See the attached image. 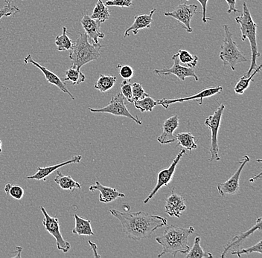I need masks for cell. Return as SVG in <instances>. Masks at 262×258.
Returning a JSON list of instances; mask_svg holds the SVG:
<instances>
[{
  "instance_id": "1",
  "label": "cell",
  "mask_w": 262,
  "mask_h": 258,
  "mask_svg": "<svg viewBox=\"0 0 262 258\" xmlns=\"http://www.w3.org/2000/svg\"><path fill=\"white\" fill-rule=\"evenodd\" d=\"M113 216L120 222L124 234L133 241L150 238L156 230L167 225V220L159 215L145 212H122L110 209Z\"/></svg>"
},
{
  "instance_id": "2",
  "label": "cell",
  "mask_w": 262,
  "mask_h": 258,
  "mask_svg": "<svg viewBox=\"0 0 262 258\" xmlns=\"http://www.w3.org/2000/svg\"><path fill=\"white\" fill-rule=\"evenodd\" d=\"M194 231V228L192 226L183 228L171 225L167 227L163 234L156 238V241L163 247L158 257H161L165 254H173L174 257L178 253L187 254L190 249L188 243V237Z\"/></svg>"
},
{
  "instance_id": "3",
  "label": "cell",
  "mask_w": 262,
  "mask_h": 258,
  "mask_svg": "<svg viewBox=\"0 0 262 258\" xmlns=\"http://www.w3.org/2000/svg\"><path fill=\"white\" fill-rule=\"evenodd\" d=\"M104 45L99 43H91L86 33H80L70 52L72 67L81 69L82 66L93 60H98L101 56V50Z\"/></svg>"
},
{
  "instance_id": "4",
  "label": "cell",
  "mask_w": 262,
  "mask_h": 258,
  "mask_svg": "<svg viewBox=\"0 0 262 258\" xmlns=\"http://www.w3.org/2000/svg\"><path fill=\"white\" fill-rule=\"evenodd\" d=\"M235 22L240 25L241 39L242 41H245L246 39H248L250 44V48L252 51L251 64L248 71L245 73L244 76L249 77L252 72L257 68V58L261 57V53L258 52V44H257V24L254 22L253 17L250 14L247 3H243V11L242 15L235 17Z\"/></svg>"
},
{
  "instance_id": "5",
  "label": "cell",
  "mask_w": 262,
  "mask_h": 258,
  "mask_svg": "<svg viewBox=\"0 0 262 258\" xmlns=\"http://www.w3.org/2000/svg\"><path fill=\"white\" fill-rule=\"evenodd\" d=\"M224 38L221 45L219 57L224 66H229L232 71H235L238 63H245L247 58L239 50L236 42L232 40V34L229 26L224 25Z\"/></svg>"
},
{
  "instance_id": "6",
  "label": "cell",
  "mask_w": 262,
  "mask_h": 258,
  "mask_svg": "<svg viewBox=\"0 0 262 258\" xmlns=\"http://www.w3.org/2000/svg\"><path fill=\"white\" fill-rule=\"evenodd\" d=\"M224 109H225V105L221 104L214 111L213 115H209L205 120V125L207 126L209 130H211V145L210 148H209L211 157L209 158V161H220L221 160L219 154V142H217V135H219L221 119H222Z\"/></svg>"
},
{
  "instance_id": "7",
  "label": "cell",
  "mask_w": 262,
  "mask_h": 258,
  "mask_svg": "<svg viewBox=\"0 0 262 258\" xmlns=\"http://www.w3.org/2000/svg\"><path fill=\"white\" fill-rule=\"evenodd\" d=\"M89 110L91 112H95V113H109L116 115V116L128 118V119H132L137 125H142V119L134 117L129 112L127 106L124 104V96L121 92H118L116 96H114L106 107L98 109L89 107Z\"/></svg>"
},
{
  "instance_id": "8",
  "label": "cell",
  "mask_w": 262,
  "mask_h": 258,
  "mask_svg": "<svg viewBox=\"0 0 262 258\" xmlns=\"http://www.w3.org/2000/svg\"><path fill=\"white\" fill-rule=\"evenodd\" d=\"M40 208L44 216L42 225H43L46 231H48L52 236L55 238L57 249L63 253L68 252L71 248V245L69 242L65 241L62 236L58 218L56 216L51 217L47 213V210L44 207L40 206Z\"/></svg>"
},
{
  "instance_id": "9",
  "label": "cell",
  "mask_w": 262,
  "mask_h": 258,
  "mask_svg": "<svg viewBox=\"0 0 262 258\" xmlns=\"http://www.w3.org/2000/svg\"><path fill=\"white\" fill-rule=\"evenodd\" d=\"M198 6L195 4L187 5L186 3L180 4L170 12L164 13L165 17H171L176 19L188 33H191L193 29L191 27V21L196 14Z\"/></svg>"
},
{
  "instance_id": "10",
  "label": "cell",
  "mask_w": 262,
  "mask_h": 258,
  "mask_svg": "<svg viewBox=\"0 0 262 258\" xmlns=\"http://www.w3.org/2000/svg\"><path fill=\"white\" fill-rule=\"evenodd\" d=\"M186 154V150L182 149L179 153L177 155L176 158L172 161L171 166L167 168H164L163 170L159 172L157 176V183L156 184L155 189L150 193L148 196L143 201L144 204H147L156 195L158 191L163 186H168L173 179V174L176 171L177 166L180 162V159L183 157V155Z\"/></svg>"
},
{
  "instance_id": "11",
  "label": "cell",
  "mask_w": 262,
  "mask_h": 258,
  "mask_svg": "<svg viewBox=\"0 0 262 258\" xmlns=\"http://www.w3.org/2000/svg\"><path fill=\"white\" fill-rule=\"evenodd\" d=\"M223 91V87L221 86H214V87H208L202 89L196 94L188 97L175 98L173 99H163L161 100L157 101V105L163 106L164 108L168 109L171 104L176 103H182L184 101H195L199 103L200 105L203 104V100L207 98L212 97L213 96L221 93Z\"/></svg>"
},
{
  "instance_id": "12",
  "label": "cell",
  "mask_w": 262,
  "mask_h": 258,
  "mask_svg": "<svg viewBox=\"0 0 262 258\" xmlns=\"http://www.w3.org/2000/svg\"><path fill=\"white\" fill-rule=\"evenodd\" d=\"M249 161H250V157L247 155H245L243 158L238 161L240 163V167L237 168L236 172L225 182L217 183V189L221 196L224 197L227 194L235 195L237 194L239 190V181H240L241 174H242V170L244 169V168Z\"/></svg>"
},
{
  "instance_id": "13",
  "label": "cell",
  "mask_w": 262,
  "mask_h": 258,
  "mask_svg": "<svg viewBox=\"0 0 262 258\" xmlns=\"http://www.w3.org/2000/svg\"><path fill=\"white\" fill-rule=\"evenodd\" d=\"M172 60L173 61V65L171 68L164 67L162 69H155L154 73L158 75H173L178 77V78H179L182 81H184L188 77H192L196 81L199 80L198 77L196 76L194 68L182 66L176 55L172 57Z\"/></svg>"
},
{
  "instance_id": "14",
  "label": "cell",
  "mask_w": 262,
  "mask_h": 258,
  "mask_svg": "<svg viewBox=\"0 0 262 258\" xmlns=\"http://www.w3.org/2000/svg\"><path fill=\"white\" fill-rule=\"evenodd\" d=\"M28 63H32V64L34 65V66L39 68V69L42 72V74H43L44 77H45L46 80H47V81H48V82L51 83V84L57 86V87L58 88L61 92L69 95L70 97L73 100H75V97H74L73 95L69 91L68 89H67L66 81L62 80L61 78H59L56 74L52 73L50 70L47 69L46 67L42 66V65L40 64V63H38L37 62H36L35 60H34V59L32 58V55H28V56H26L24 59V64L26 65L28 64Z\"/></svg>"
},
{
  "instance_id": "15",
  "label": "cell",
  "mask_w": 262,
  "mask_h": 258,
  "mask_svg": "<svg viewBox=\"0 0 262 258\" xmlns=\"http://www.w3.org/2000/svg\"><path fill=\"white\" fill-rule=\"evenodd\" d=\"M81 160L82 156L81 155H77V156H73L71 159H69L67 160V161H63V162L59 163V164L55 165V166L38 167V168H37V172L33 174V175L27 176V179H29V180H42L46 182L47 177L50 176L52 173L56 171L59 168L67 166V165L75 164V163H76V164H79Z\"/></svg>"
},
{
  "instance_id": "16",
  "label": "cell",
  "mask_w": 262,
  "mask_h": 258,
  "mask_svg": "<svg viewBox=\"0 0 262 258\" xmlns=\"http://www.w3.org/2000/svg\"><path fill=\"white\" fill-rule=\"evenodd\" d=\"M81 24L86 34L94 43H99L98 40L104 38V34L101 31V24L90 17L88 11L83 13Z\"/></svg>"
},
{
  "instance_id": "17",
  "label": "cell",
  "mask_w": 262,
  "mask_h": 258,
  "mask_svg": "<svg viewBox=\"0 0 262 258\" xmlns=\"http://www.w3.org/2000/svg\"><path fill=\"white\" fill-rule=\"evenodd\" d=\"M89 190L92 192L98 191L100 192L99 201L102 203H110L117 199L125 197L123 193L118 192L114 187L103 185L98 181H96L94 184L90 185Z\"/></svg>"
},
{
  "instance_id": "18",
  "label": "cell",
  "mask_w": 262,
  "mask_h": 258,
  "mask_svg": "<svg viewBox=\"0 0 262 258\" xmlns=\"http://www.w3.org/2000/svg\"><path fill=\"white\" fill-rule=\"evenodd\" d=\"M165 208V212L170 217L180 218L182 212L186 209L184 198L174 193V190L172 191L171 195L166 199Z\"/></svg>"
},
{
  "instance_id": "19",
  "label": "cell",
  "mask_w": 262,
  "mask_h": 258,
  "mask_svg": "<svg viewBox=\"0 0 262 258\" xmlns=\"http://www.w3.org/2000/svg\"><path fill=\"white\" fill-rule=\"evenodd\" d=\"M179 126V117L178 115L168 118L163 125V133L157 138V141L161 145H168L176 141L175 135H173L175 130Z\"/></svg>"
},
{
  "instance_id": "20",
  "label": "cell",
  "mask_w": 262,
  "mask_h": 258,
  "mask_svg": "<svg viewBox=\"0 0 262 258\" xmlns=\"http://www.w3.org/2000/svg\"><path fill=\"white\" fill-rule=\"evenodd\" d=\"M156 9H154L148 14L135 16L132 25L124 32V38L129 37L130 32H132L134 35H137L139 31L142 30V29H149L152 22H153V15Z\"/></svg>"
},
{
  "instance_id": "21",
  "label": "cell",
  "mask_w": 262,
  "mask_h": 258,
  "mask_svg": "<svg viewBox=\"0 0 262 258\" xmlns=\"http://www.w3.org/2000/svg\"><path fill=\"white\" fill-rule=\"evenodd\" d=\"M261 217H258L256 220V223H255L251 228L247 230V231H244V232L239 233V234L235 236V238H232V241L229 242L227 246L224 247V251H223L222 254H221V257H224L227 251L232 249V248H237V249H238L241 245L245 241V240L250 238V236H252L256 230L261 231Z\"/></svg>"
},
{
  "instance_id": "22",
  "label": "cell",
  "mask_w": 262,
  "mask_h": 258,
  "mask_svg": "<svg viewBox=\"0 0 262 258\" xmlns=\"http://www.w3.org/2000/svg\"><path fill=\"white\" fill-rule=\"evenodd\" d=\"M75 220V226L73 228V234L78 236H93L95 234L92 228L91 221L89 220H85L75 214L74 215Z\"/></svg>"
},
{
  "instance_id": "23",
  "label": "cell",
  "mask_w": 262,
  "mask_h": 258,
  "mask_svg": "<svg viewBox=\"0 0 262 258\" xmlns=\"http://www.w3.org/2000/svg\"><path fill=\"white\" fill-rule=\"evenodd\" d=\"M55 183L60 186L63 190L70 191L73 193L76 189H81V184L74 180L70 176L63 175L60 171H57L55 179Z\"/></svg>"
},
{
  "instance_id": "24",
  "label": "cell",
  "mask_w": 262,
  "mask_h": 258,
  "mask_svg": "<svg viewBox=\"0 0 262 258\" xmlns=\"http://www.w3.org/2000/svg\"><path fill=\"white\" fill-rule=\"evenodd\" d=\"M117 78L113 75H100L98 81L95 83L94 88L101 92H106L111 90L116 84Z\"/></svg>"
},
{
  "instance_id": "25",
  "label": "cell",
  "mask_w": 262,
  "mask_h": 258,
  "mask_svg": "<svg viewBox=\"0 0 262 258\" xmlns=\"http://www.w3.org/2000/svg\"><path fill=\"white\" fill-rule=\"evenodd\" d=\"M110 16H111V14H110L109 9H108L107 6L103 3V0H97V3H96V6H95L90 17L96 19L101 24L107 20Z\"/></svg>"
},
{
  "instance_id": "26",
  "label": "cell",
  "mask_w": 262,
  "mask_h": 258,
  "mask_svg": "<svg viewBox=\"0 0 262 258\" xmlns=\"http://www.w3.org/2000/svg\"><path fill=\"white\" fill-rule=\"evenodd\" d=\"M176 141L178 142V145L183 147L185 150H189L196 149L198 145L195 142V137L191 133H180L175 135Z\"/></svg>"
},
{
  "instance_id": "27",
  "label": "cell",
  "mask_w": 262,
  "mask_h": 258,
  "mask_svg": "<svg viewBox=\"0 0 262 258\" xmlns=\"http://www.w3.org/2000/svg\"><path fill=\"white\" fill-rule=\"evenodd\" d=\"M262 65H259V66H257V68L255 69H254L253 72H252L251 74H250L249 77H242L241 79L239 80L238 82L236 83L235 85V92L237 95H243L245 93V91L248 89L249 86H250V83L251 81L253 82V78L257 73H259L261 69Z\"/></svg>"
},
{
  "instance_id": "28",
  "label": "cell",
  "mask_w": 262,
  "mask_h": 258,
  "mask_svg": "<svg viewBox=\"0 0 262 258\" xmlns=\"http://www.w3.org/2000/svg\"><path fill=\"white\" fill-rule=\"evenodd\" d=\"M63 33L61 35L57 36L55 38V45H57V51L63 52V51H70L73 48L75 41L71 40L67 35V27L62 28Z\"/></svg>"
},
{
  "instance_id": "29",
  "label": "cell",
  "mask_w": 262,
  "mask_h": 258,
  "mask_svg": "<svg viewBox=\"0 0 262 258\" xmlns=\"http://www.w3.org/2000/svg\"><path fill=\"white\" fill-rule=\"evenodd\" d=\"M200 243H201V238L196 237L194 238V243L192 248L189 249L186 255V258L213 257V255L210 252L204 251Z\"/></svg>"
},
{
  "instance_id": "30",
  "label": "cell",
  "mask_w": 262,
  "mask_h": 258,
  "mask_svg": "<svg viewBox=\"0 0 262 258\" xmlns=\"http://www.w3.org/2000/svg\"><path fill=\"white\" fill-rule=\"evenodd\" d=\"M66 78L63 81H70L73 83V86H78L83 83L86 80V76L81 71V69H78L75 67H70L65 73Z\"/></svg>"
},
{
  "instance_id": "31",
  "label": "cell",
  "mask_w": 262,
  "mask_h": 258,
  "mask_svg": "<svg viewBox=\"0 0 262 258\" xmlns=\"http://www.w3.org/2000/svg\"><path fill=\"white\" fill-rule=\"evenodd\" d=\"M180 63L187 65L190 68H195L198 62V57L191 55L188 51L180 50L176 54Z\"/></svg>"
},
{
  "instance_id": "32",
  "label": "cell",
  "mask_w": 262,
  "mask_h": 258,
  "mask_svg": "<svg viewBox=\"0 0 262 258\" xmlns=\"http://www.w3.org/2000/svg\"><path fill=\"white\" fill-rule=\"evenodd\" d=\"M134 104L136 108L142 112H151L157 105V101L154 100L150 96H147L142 100L135 101Z\"/></svg>"
},
{
  "instance_id": "33",
  "label": "cell",
  "mask_w": 262,
  "mask_h": 258,
  "mask_svg": "<svg viewBox=\"0 0 262 258\" xmlns=\"http://www.w3.org/2000/svg\"><path fill=\"white\" fill-rule=\"evenodd\" d=\"M5 192L8 196L16 200H22L24 196V189L19 185H13L12 184H6L4 187Z\"/></svg>"
},
{
  "instance_id": "34",
  "label": "cell",
  "mask_w": 262,
  "mask_h": 258,
  "mask_svg": "<svg viewBox=\"0 0 262 258\" xmlns=\"http://www.w3.org/2000/svg\"><path fill=\"white\" fill-rule=\"evenodd\" d=\"M262 246H261V241H259L256 244L253 245V246H250V247L247 248V249H242L239 250L238 249L236 250H233L231 252V254H234V255H237V257H242V254H250L251 253L257 252L258 254H262Z\"/></svg>"
},
{
  "instance_id": "35",
  "label": "cell",
  "mask_w": 262,
  "mask_h": 258,
  "mask_svg": "<svg viewBox=\"0 0 262 258\" xmlns=\"http://www.w3.org/2000/svg\"><path fill=\"white\" fill-rule=\"evenodd\" d=\"M149 96V95L145 92V89L142 88V85L139 83H134L132 84V100L133 103L135 101L142 100L145 97Z\"/></svg>"
},
{
  "instance_id": "36",
  "label": "cell",
  "mask_w": 262,
  "mask_h": 258,
  "mask_svg": "<svg viewBox=\"0 0 262 258\" xmlns=\"http://www.w3.org/2000/svg\"><path fill=\"white\" fill-rule=\"evenodd\" d=\"M117 68H119V74H120L123 79L129 81L134 77V68L128 66V65H118Z\"/></svg>"
},
{
  "instance_id": "37",
  "label": "cell",
  "mask_w": 262,
  "mask_h": 258,
  "mask_svg": "<svg viewBox=\"0 0 262 258\" xmlns=\"http://www.w3.org/2000/svg\"><path fill=\"white\" fill-rule=\"evenodd\" d=\"M19 11H20V10H19V8L16 7V6H13V5L11 4L6 5L3 9H0V19L4 17L16 15Z\"/></svg>"
},
{
  "instance_id": "38",
  "label": "cell",
  "mask_w": 262,
  "mask_h": 258,
  "mask_svg": "<svg viewBox=\"0 0 262 258\" xmlns=\"http://www.w3.org/2000/svg\"><path fill=\"white\" fill-rule=\"evenodd\" d=\"M121 91L124 98L127 99V101L133 103L132 100V84H130L128 81L124 80L122 84H121Z\"/></svg>"
},
{
  "instance_id": "39",
  "label": "cell",
  "mask_w": 262,
  "mask_h": 258,
  "mask_svg": "<svg viewBox=\"0 0 262 258\" xmlns=\"http://www.w3.org/2000/svg\"><path fill=\"white\" fill-rule=\"evenodd\" d=\"M133 0H107L106 6H116V7L129 8L132 6Z\"/></svg>"
},
{
  "instance_id": "40",
  "label": "cell",
  "mask_w": 262,
  "mask_h": 258,
  "mask_svg": "<svg viewBox=\"0 0 262 258\" xmlns=\"http://www.w3.org/2000/svg\"><path fill=\"white\" fill-rule=\"evenodd\" d=\"M183 1V0H181ZM186 1H189V0H186ZM200 3H201V7H202L203 9V17L202 21L204 24H206L208 20H212V18H209L206 17V7H207V3L209 0H198Z\"/></svg>"
},
{
  "instance_id": "41",
  "label": "cell",
  "mask_w": 262,
  "mask_h": 258,
  "mask_svg": "<svg viewBox=\"0 0 262 258\" xmlns=\"http://www.w3.org/2000/svg\"><path fill=\"white\" fill-rule=\"evenodd\" d=\"M226 3L228 5L229 9L227 10V13L231 14V13H237L239 12V10L236 9V0H225Z\"/></svg>"
},
{
  "instance_id": "42",
  "label": "cell",
  "mask_w": 262,
  "mask_h": 258,
  "mask_svg": "<svg viewBox=\"0 0 262 258\" xmlns=\"http://www.w3.org/2000/svg\"><path fill=\"white\" fill-rule=\"evenodd\" d=\"M90 246H91L92 249L93 250V252H94V257H100L101 256L97 253V246L95 243H92L91 241H88Z\"/></svg>"
},
{
  "instance_id": "43",
  "label": "cell",
  "mask_w": 262,
  "mask_h": 258,
  "mask_svg": "<svg viewBox=\"0 0 262 258\" xmlns=\"http://www.w3.org/2000/svg\"><path fill=\"white\" fill-rule=\"evenodd\" d=\"M261 174H262V173L260 172L259 174H258V175L254 176L253 178H252V179H250V182H254V180H255V179H261Z\"/></svg>"
},
{
  "instance_id": "44",
  "label": "cell",
  "mask_w": 262,
  "mask_h": 258,
  "mask_svg": "<svg viewBox=\"0 0 262 258\" xmlns=\"http://www.w3.org/2000/svg\"><path fill=\"white\" fill-rule=\"evenodd\" d=\"M2 152H3V143H2L1 139H0V154H1Z\"/></svg>"
},
{
  "instance_id": "45",
  "label": "cell",
  "mask_w": 262,
  "mask_h": 258,
  "mask_svg": "<svg viewBox=\"0 0 262 258\" xmlns=\"http://www.w3.org/2000/svg\"><path fill=\"white\" fill-rule=\"evenodd\" d=\"M5 3H6V4H11V2L13 1V0H4ZM23 1H24V0H23Z\"/></svg>"
}]
</instances>
